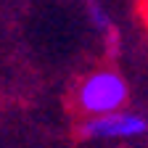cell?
Wrapping results in <instances>:
<instances>
[{
  "label": "cell",
  "instance_id": "7a4b0ae2",
  "mask_svg": "<svg viewBox=\"0 0 148 148\" xmlns=\"http://www.w3.org/2000/svg\"><path fill=\"white\" fill-rule=\"evenodd\" d=\"M79 132L92 140H132L148 132V122L132 111H116V114L92 116L82 122Z\"/></svg>",
  "mask_w": 148,
  "mask_h": 148
},
{
  "label": "cell",
  "instance_id": "6da1fadb",
  "mask_svg": "<svg viewBox=\"0 0 148 148\" xmlns=\"http://www.w3.org/2000/svg\"><path fill=\"white\" fill-rule=\"evenodd\" d=\"M127 95H130V90L122 74L111 69H101L82 79L77 90V106L82 114H87V119L106 116V114L122 111V106L127 103Z\"/></svg>",
  "mask_w": 148,
  "mask_h": 148
},
{
  "label": "cell",
  "instance_id": "3957f363",
  "mask_svg": "<svg viewBox=\"0 0 148 148\" xmlns=\"http://www.w3.org/2000/svg\"><path fill=\"white\" fill-rule=\"evenodd\" d=\"M90 18H92V24H95L98 29H108V27H111V24H108V13H106L101 5H95V3L90 5Z\"/></svg>",
  "mask_w": 148,
  "mask_h": 148
},
{
  "label": "cell",
  "instance_id": "277c9868",
  "mask_svg": "<svg viewBox=\"0 0 148 148\" xmlns=\"http://www.w3.org/2000/svg\"><path fill=\"white\" fill-rule=\"evenodd\" d=\"M143 18H145V27H148V3L143 5Z\"/></svg>",
  "mask_w": 148,
  "mask_h": 148
}]
</instances>
